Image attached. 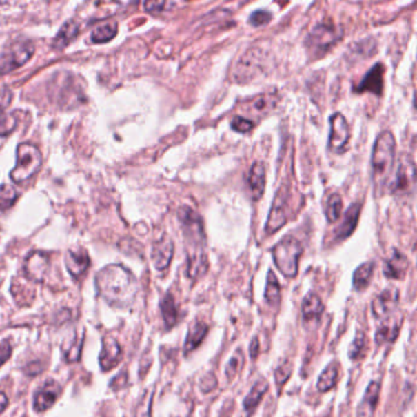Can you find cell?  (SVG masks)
<instances>
[{
    "label": "cell",
    "instance_id": "6da1fadb",
    "mask_svg": "<svg viewBox=\"0 0 417 417\" xmlns=\"http://www.w3.org/2000/svg\"><path fill=\"white\" fill-rule=\"evenodd\" d=\"M181 230L186 241L187 276L199 279L208 271L206 252V235L200 216L189 206H183L178 212Z\"/></svg>",
    "mask_w": 417,
    "mask_h": 417
},
{
    "label": "cell",
    "instance_id": "7a4b0ae2",
    "mask_svg": "<svg viewBox=\"0 0 417 417\" xmlns=\"http://www.w3.org/2000/svg\"><path fill=\"white\" fill-rule=\"evenodd\" d=\"M98 293L113 306L128 307L135 301L137 281L135 276L120 265H107L96 276Z\"/></svg>",
    "mask_w": 417,
    "mask_h": 417
},
{
    "label": "cell",
    "instance_id": "3957f363",
    "mask_svg": "<svg viewBox=\"0 0 417 417\" xmlns=\"http://www.w3.org/2000/svg\"><path fill=\"white\" fill-rule=\"evenodd\" d=\"M396 137L389 130L379 134L372 150V170L376 187H383L394 167Z\"/></svg>",
    "mask_w": 417,
    "mask_h": 417
},
{
    "label": "cell",
    "instance_id": "277c9868",
    "mask_svg": "<svg viewBox=\"0 0 417 417\" xmlns=\"http://www.w3.org/2000/svg\"><path fill=\"white\" fill-rule=\"evenodd\" d=\"M303 254V246L293 235H287L272 250L276 268L287 278L298 276V260Z\"/></svg>",
    "mask_w": 417,
    "mask_h": 417
},
{
    "label": "cell",
    "instance_id": "5b68a950",
    "mask_svg": "<svg viewBox=\"0 0 417 417\" xmlns=\"http://www.w3.org/2000/svg\"><path fill=\"white\" fill-rule=\"evenodd\" d=\"M42 167V154L37 147L28 142L20 143L17 150V165L10 173L15 184H21L31 179Z\"/></svg>",
    "mask_w": 417,
    "mask_h": 417
},
{
    "label": "cell",
    "instance_id": "8992f818",
    "mask_svg": "<svg viewBox=\"0 0 417 417\" xmlns=\"http://www.w3.org/2000/svg\"><path fill=\"white\" fill-rule=\"evenodd\" d=\"M343 31L332 21L322 22L311 30L306 38V47L314 58H321L340 41Z\"/></svg>",
    "mask_w": 417,
    "mask_h": 417
},
{
    "label": "cell",
    "instance_id": "52a82bcc",
    "mask_svg": "<svg viewBox=\"0 0 417 417\" xmlns=\"http://www.w3.org/2000/svg\"><path fill=\"white\" fill-rule=\"evenodd\" d=\"M267 55L262 48H250L240 59L234 69V79L238 82L254 80L256 76L265 70Z\"/></svg>",
    "mask_w": 417,
    "mask_h": 417
},
{
    "label": "cell",
    "instance_id": "ba28073f",
    "mask_svg": "<svg viewBox=\"0 0 417 417\" xmlns=\"http://www.w3.org/2000/svg\"><path fill=\"white\" fill-rule=\"evenodd\" d=\"M34 53V44L30 39H17L9 45L0 63V74H6L26 64Z\"/></svg>",
    "mask_w": 417,
    "mask_h": 417
},
{
    "label": "cell",
    "instance_id": "9c48e42d",
    "mask_svg": "<svg viewBox=\"0 0 417 417\" xmlns=\"http://www.w3.org/2000/svg\"><path fill=\"white\" fill-rule=\"evenodd\" d=\"M416 180V170L415 162L410 156H403L399 161L398 170H396V179L391 186V190L396 195H405L410 194L415 187Z\"/></svg>",
    "mask_w": 417,
    "mask_h": 417
},
{
    "label": "cell",
    "instance_id": "30bf717a",
    "mask_svg": "<svg viewBox=\"0 0 417 417\" xmlns=\"http://www.w3.org/2000/svg\"><path fill=\"white\" fill-rule=\"evenodd\" d=\"M331 134L328 140V147L334 153H343L347 150V142L350 139V129L347 119L340 113L333 114L329 119Z\"/></svg>",
    "mask_w": 417,
    "mask_h": 417
},
{
    "label": "cell",
    "instance_id": "8fae6325",
    "mask_svg": "<svg viewBox=\"0 0 417 417\" xmlns=\"http://www.w3.org/2000/svg\"><path fill=\"white\" fill-rule=\"evenodd\" d=\"M287 221V195L284 194V190H279L273 205H272L269 216L265 223V233L274 234L284 227Z\"/></svg>",
    "mask_w": 417,
    "mask_h": 417
},
{
    "label": "cell",
    "instance_id": "7c38bea8",
    "mask_svg": "<svg viewBox=\"0 0 417 417\" xmlns=\"http://www.w3.org/2000/svg\"><path fill=\"white\" fill-rule=\"evenodd\" d=\"M399 303V292L396 287H388L374 298L372 314L376 318H385L396 309Z\"/></svg>",
    "mask_w": 417,
    "mask_h": 417
},
{
    "label": "cell",
    "instance_id": "4fadbf2b",
    "mask_svg": "<svg viewBox=\"0 0 417 417\" xmlns=\"http://www.w3.org/2000/svg\"><path fill=\"white\" fill-rule=\"evenodd\" d=\"M23 269L26 276L33 282H43L49 269L48 256L43 252L34 251L25 261Z\"/></svg>",
    "mask_w": 417,
    "mask_h": 417
},
{
    "label": "cell",
    "instance_id": "5bb4252c",
    "mask_svg": "<svg viewBox=\"0 0 417 417\" xmlns=\"http://www.w3.org/2000/svg\"><path fill=\"white\" fill-rule=\"evenodd\" d=\"M385 65L383 64H376L372 69L365 75L363 81L358 83L355 88V92L358 93H374L376 96H380L383 92V83H385Z\"/></svg>",
    "mask_w": 417,
    "mask_h": 417
},
{
    "label": "cell",
    "instance_id": "9a60e30c",
    "mask_svg": "<svg viewBox=\"0 0 417 417\" xmlns=\"http://www.w3.org/2000/svg\"><path fill=\"white\" fill-rule=\"evenodd\" d=\"M123 350L119 343L113 336H105L102 341V352L99 355V363L103 371H110L119 365Z\"/></svg>",
    "mask_w": 417,
    "mask_h": 417
},
{
    "label": "cell",
    "instance_id": "2e32d148",
    "mask_svg": "<svg viewBox=\"0 0 417 417\" xmlns=\"http://www.w3.org/2000/svg\"><path fill=\"white\" fill-rule=\"evenodd\" d=\"M174 244L169 236L164 235L153 245L152 261L157 271H164L168 268L173 260Z\"/></svg>",
    "mask_w": 417,
    "mask_h": 417
},
{
    "label": "cell",
    "instance_id": "e0dca14e",
    "mask_svg": "<svg viewBox=\"0 0 417 417\" xmlns=\"http://www.w3.org/2000/svg\"><path fill=\"white\" fill-rule=\"evenodd\" d=\"M12 101L10 90H0V136L6 137L17 129V119L9 112V105Z\"/></svg>",
    "mask_w": 417,
    "mask_h": 417
},
{
    "label": "cell",
    "instance_id": "ac0fdd59",
    "mask_svg": "<svg viewBox=\"0 0 417 417\" xmlns=\"http://www.w3.org/2000/svg\"><path fill=\"white\" fill-rule=\"evenodd\" d=\"M407 269H409V261L407 256L401 254L400 251L394 250L393 255L390 256L388 260H385L383 274L388 279L403 281L407 276Z\"/></svg>",
    "mask_w": 417,
    "mask_h": 417
},
{
    "label": "cell",
    "instance_id": "d6986e66",
    "mask_svg": "<svg viewBox=\"0 0 417 417\" xmlns=\"http://www.w3.org/2000/svg\"><path fill=\"white\" fill-rule=\"evenodd\" d=\"M59 393V385L55 383L53 380L48 382L34 396V401H33L34 410L37 412H43L48 410L49 407H53V404L58 399Z\"/></svg>",
    "mask_w": 417,
    "mask_h": 417
},
{
    "label": "cell",
    "instance_id": "ffe728a7",
    "mask_svg": "<svg viewBox=\"0 0 417 417\" xmlns=\"http://www.w3.org/2000/svg\"><path fill=\"white\" fill-rule=\"evenodd\" d=\"M66 268L70 272L74 278H80L85 274L88 265H90V257L85 250H70L68 251L65 257Z\"/></svg>",
    "mask_w": 417,
    "mask_h": 417
},
{
    "label": "cell",
    "instance_id": "44dd1931",
    "mask_svg": "<svg viewBox=\"0 0 417 417\" xmlns=\"http://www.w3.org/2000/svg\"><path fill=\"white\" fill-rule=\"evenodd\" d=\"M249 186L254 200H260L265 194V168L262 162H255L251 165L249 174Z\"/></svg>",
    "mask_w": 417,
    "mask_h": 417
},
{
    "label": "cell",
    "instance_id": "7402d4cb",
    "mask_svg": "<svg viewBox=\"0 0 417 417\" xmlns=\"http://www.w3.org/2000/svg\"><path fill=\"white\" fill-rule=\"evenodd\" d=\"M360 212H361V206L358 203H354L347 210L345 216L343 218L340 227H338L336 232V240H345L352 235V232L355 230V227L358 225V217H360Z\"/></svg>",
    "mask_w": 417,
    "mask_h": 417
},
{
    "label": "cell",
    "instance_id": "603a6c76",
    "mask_svg": "<svg viewBox=\"0 0 417 417\" xmlns=\"http://www.w3.org/2000/svg\"><path fill=\"white\" fill-rule=\"evenodd\" d=\"M210 331V327L202 321H196L194 325L190 327L189 333L185 340V355H189L190 352H194L200 347L201 343L206 338Z\"/></svg>",
    "mask_w": 417,
    "mask_h": 417
},
{
    "label": "cell",
    "instance_id": "cb8c5ba5",
    "mask_svg": "<svg viewBox=\"0 0 417 417\" xmlns=\"http://www.w3.org/2000/svg\"><path fill=\"white\" fill-rule=\"evenodd\" d=\"M301 311L303 321H318L325 312V305L317 294L309 293L303 298Z\"/></svg>",
    "mask_w": 417,
    "mask_h": 417
},
{
    "label": "cell",
    "instance_id": "d4e9b609",
    "mask_svg": "<svg viewBox=\"0 0 417 417\" xmlns=\"http://www.w3.org/2000/svg\"><path fill=\"white\" fill-rule=\"evenodd\" d=\"M80 33V26L77 22L74 20L65 22L63 25V28H60L59 32L57 34V37L54 38V42H53V47L55 49H64L68 47L70 42H72L77 34Z\"/></svg>",
    "mask_w": 417,
    "mask_h": 417
},
{
    "label": "cell",
    "instance_id": "484cf974",
    "mask_svg": "<svg viewBox=\"0 0 417 417\" xmlns=\"http://www.w3.org/2000/svg\"><path fill=\"white\" fill-rule=\"evenodd\" d=\"M159 306H161L164 325L168 329L173 328L174 325H176L178 317H179V311H178V306L175 303L173 295L170 293L165 294L164 298L161 300Z\"/></svg>",
    "mask_w": 417,
    "mask_h": 417
},
{
    "label": "cell",
    "instance_id": "4316f807",
    "mask_svg": "<svg viewBox=\"0 0 417 417\" xmlns=\"http://www.w3.org/2000/svg\"><path fill=\"white\" fill-rule=\"evenodd\" d=\"M379 394H380V383L372 380L369 383L367 389L363 394V401L360 404V414L366 415V414H372L377 407L379 401Z\"/></svg>",
    "mask_w": 417,
    "mask_h": 417
},
{
    "label": "cell",
    "instance_id": "83f0119b",
    "mask_svg": "<svg viewBox=\"0 0 417 417\" xmlns=\"http://www.w3.org/2000/svg\"><path fill=\"white\" fill-rule=\"evenodd\" d=\"M374 262H365L363 265L356 268L352 276V287L356 292H363L366 287H369V283L372 281L374 276Z\"/></svg>",
    "mask_w": 417,
    "mask_h": 417
},
{
    "label": "cell",
    "instance_id": "f1b7e54d",
    "mask_svg": "<svg viewBox=\"0 0 417 417\" xmlns=\"http://www.w3.org/2000/svg\"><path fill=\"white\" fill-rule=\"evenodd\" d=\"M268 382L265 378H260L250 390L249 394L244 399V409L247 412H252L258 407L263 396L268 390Z\"/></svg>",
    "mask_w": 417,
    "mask_h": 417
},
{
    "label": "cell",
    "instance_id": "f546056e",
    "mask_svg": "<svg viewBox=\"0 0 417 417\" xmlns=\"http://www.w3.org/2000/svg\"><path fill=\"white\" fill-rule=\"evenodd\" d=\"M118 33L116 21H104L94 28L91 34L93 43H105L113 39Z\"/></svg>",
    "mask_w": 417,
    "mask_h": 417
},
{
    "label": "cell",
    "instance_id": "4dcf8cb0",
    "mask_svg": "<svg viewBox=\"0 0 417 417\" xmlns=\"http://www.w3.org/2000/svg\"><path fill=\"white\" fill-rule=\"evenodd\" d=\"M338 379H339V369L336 363H331L320 374V378L317 380V389L320 390L321 393L333 389L338 383Z\"/></svg>",
    "mask_w": 417,
    "mask_h": 417
},
{
    "label": "cell",
    "instance_id": "1f68e13d",
    "mask_svg": "<svg viewBox=\"0 0 417 417\" xmlns=\"http://www.w3.org/2000/svg\"><path fill=\"white\" fill-rule=\"evenodd\" d=\"M265 298L268 305L278 306L281 303V284L276 279L274 272H268L267 284H265Z\"/></svg>",
    "mask_w": 417,
    "mask_h": 417
},
{
    "label": "cell",
    "instance_id": "d6a6232c",
    "mask_svg": "<svg viewBox=\"0 0 417 417\" xmlns=\"http://www.w3.org/2000/svg\"><path fill=\"white\" fill-rule=\"evenodd\" d=\"M398 334H399L398 323L387 320L379 325L374 338H376V343L380 345V344H385V343H391V341L396 340Z\"/></svg>",
    "mask_w": 417,
    "mask_h": 417
},
{
    "label": "cell",
    "instance_id": "836d02e7",
    "mask_svg": "<svg viewBox=\"0 0 417 417\" xmlns=\"http://www.w3.org/2000/svg\"><path fill=\"white\" fill-rule=\"evenodd\" d=\"M341 210H343L341 196L338 194L329 196V199L327 201V206H325L327 221L329 223H336L340 218Z\"/></svg>",
    "mask_w": 417,
    "mask_h": 417
},
{
    "label": "cell",
    "instance_id": "e575fe53",
    "mask_svg": "<svg viewBox=\"0 0 417 417\" xmlns=\"http://www.w3.org/2000/svg\"><path fill=\"white\" fill-rule=\"evenodd\" d=\"M367 350V344H366V336L363 332H358L355 339L349 349V358L352 360H360L365 356Z\"/></svg>",
    "mask_w": 417,
    "mask_h": 417
},
{
    "label": "cell",
    "instance_id": "d590c367",
    "mask_svg": "<svg viewBox=\"0 0 417 417\" xmlns=\"http://www.w3.org/2000/svg\"><path fill=\"white\" fill-rule=\"evenodd\" d=\"M19 197L17 190L11 185H1L0 186V210L6 211L10 208Z\"/></svg>",
    "mask_w": 417,
    "mask_h": 417
},
{
    "label": "cell",
    "instance_id": "8d00e7d4",
    "mask_svg": "<svg viewBox=\"0 0 417 417\" xmlns=\"http://www.w3.org/2000/svg\"><path fill=\"white\" fill-rule=\"evenodd\" d=\"M244 363L245 358L243 350L241 349L235 350L233 356L229 360V363H227V367H225V374H227V379L235 378V376L240 372V369H243Z\"/></svg>",
    "mask_w": 417,
    "mask_h": 417
},
{
    "label": "cell",
    "instance_id": "74e56055",
    "mask_svg": "<svg viewBox=\"0 0 417 417\" xmlns=\"http://www.w3.org/2000/svg\"><path fill=\"white\" fill-rule=\"evenodd\" d=\"M82 344H83V336L75 333V336L69 343V347H64L65 358L69 363H75L81 356Z\"/></svg>",
    "mask_w": 417,
    "mask_h": 417
},
{
    "label": "cell",
    "instance_id": "f35d334b",
    "mask_svg": "<svg viewBox=\"0 0 417 417\" xmlns=\"http://www.w3.org/2000/svg\"><path fill=\"white\" fill-rule=\"evenodd\" d=\"M292 372H293V366H292V363H289V361H283L276 367V371H274V379H276L278 393H281L283 385H285L287 380H289L290 376H292Z\"/></svg>",
    "mask_w": 417,
    "mask_h": 417
},
{
    "label": "cell",
    "instance_id": "ab89813d",
    "mask_svg": "<svg viewBox=\"0 0 417 417\" xmlns=\"http://www.w3.org/2000/svg\"><path fill=\"white\" fill-rule=\"evenodd\" d=\"M154 389H147L145 394L136 407L135 417H152V401H153Z\"/></svg>",
    "mask_w": 417,
    "mask_h": 417
},
{
    "label": "cell",
    "instance_id": "60d3db41",
    "mask_svg": "<svg viewBox=\"0 0 417 417\" xmlns=\"http://www.w3.org/2000/svg\"><path fill=\"white\" fill-rule=\"evenodd\" d=\"M276 97H273L271 94H262L252 102V110H255L258 114L268 113L271 109L276 107Z\"/></svg>",
    "mask_w": 417,
    "mask_h": 417
},
{
    "label": "cell",
    "instance_id": "b9f144b4",
    "mask_svg": "<svg viewBox=\"0 0 417 417\" xmlns=\"http://www.w3.org/2000/svg\"><path fill=\"white\" fill-rule=\"evenodd\" d=\"M271 19V12L265 10H257L252 12V15L250 17L249 22L254 28H261V26H265L267 23H269Z\"/></svg>",
    "mask_w": 417,
    "mask_h": 417
},
{
    "label": "cell",
    "instance_id": "7bdbcfd3",
    "mask_svg": "<svg viewBox=\"0 0 417 417\" xmlns=\"http://www.w3.org/2000/svg\"><path fill=\"white\" fill-rule=\"evenodd\" d=\"M232 128L236 132L246 134V132H249L254 128V123L251 120L245 119V118H241V116H235L233 121H232Z\"/></svg>",
    "mask_w": 417,
    "mask_h": 417
},
{
    "label": "cell",
    "instance_id": "ee69618b",
    "mask_svg": "<svg viewBox=\"0 0 417 417\" xmlns=\"http://www.w3.org/2000/svg\"><path fill=\"white\" fill-rule=\"evenodd\" d=\"M218 385V379L214 374H207L202 377L200 382L201 390L203 393H211L212 390L216 389Z\"/></svg>",
    "mask_w": 417,
    "mask_h": 417
},
{
    "label": "cell",
    "instance_id": "f6af8a7d",
    "mask_svg": "<svg viewBox=\"0 0 417 417\" xmlns=\"http://www.w3.org/2000/svg\"><path fill=\"white\" fill-rule=\"evenodd\" d=\"M145 9L148 12L152 14H157V12H162V11L167 10V8L169 6H174L173 3H169V1H146L145 4Z\"/></svg>",
    "mask_w": 417,
    "mask_h": 417
},
{
    "label": "cell",
    "instance_id": "bcb514c9",
    "mask_svg": "<svg viewBox=\"0 0 417 417\" xmlns=\"http://www.w3.org/2000/svg\"><path fill=\"white\" fill-rule=\"evenodd\" d=\"M126 383H128V374L123 372V374L116 376V377L113 379V382H112L110 387H112V389L118 390L120 389V388H124Z\"/></svg>",
    "mask_w": 417,
    "mask_h": 417
},
{
    "label": "cell",
    "instance_id": "7dc6e473",
    "mask_svg": "<svg viewBox=\"0 0 417 417\" xmlns=\"http://www.w3.org/2000/svg\"><path fill=\"white\" fill-rule=\"evenodd\" d=\"M11 355V347L8 343H1L0 344V366L9 360Z\"/></svg>",
    "mask_w": 417,
    "mask_h": 417
},
{
    "label": "cell",
    "instance_id": "c3c4849f",
    "mask_svg": "<svg viewBox=\"0 0 417 417\" xmlns=\"http://www.w3.org/2000/svg\"><path fill=\"white\" fill-rule=\"evenodd\" d=\"M260 341H258V338L255 336V338H254V340H252V343L250 344V355H251V358H254V360H256L257 356L260 355Z\"/></svg>",
    "mask_w": 417,
    "mask_h": 417
},
{
    "label": "cell",
    "instance_id": "681fc988",
    "mask_svg": "<svg viewBox=\"0 0 417 417\" xmlns=\"http://www.w3.org/2000/svg\"><path fill=\"white\" fill-rule=\"evenodd\" d=\"M8 404H9V400H8L6 394L0 393V414L6 410Z\"/></svg>",
    "mask_w": 417,
    "mask_h": 417
}]
</instances>
